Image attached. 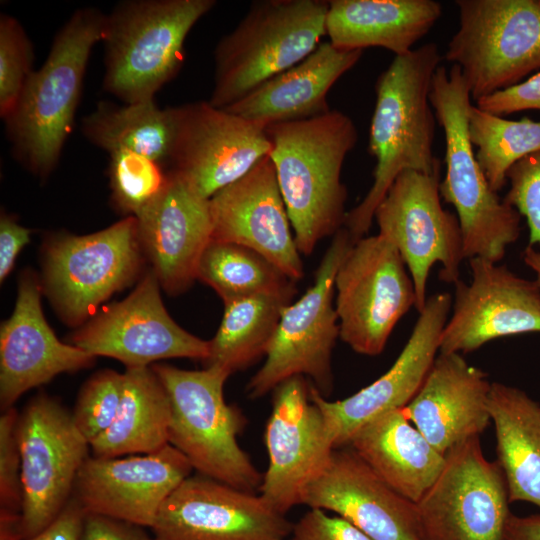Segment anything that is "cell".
<instances>
[{
  "label": "cell",
  "mask_w": 540,
  "mask_h": 540,
  "mask_svg": "<svg viewBox=\"0 0 540 540\" xmlns=\"http://www.w3.org/2000/svg\"><path fill=\"white\" fill-rule=\"evenodd\" d=\"M34 52L23 26L15 17L0 15V116L13 110L23 87L34 71Z\"/></svg>",
  "instance_id": "74e56055"
},
{
  "label": "cell",
  "mask_w": 540,
  "mask_h": 540,
  "mask_svg": "<svg viewBox=\"0 0 540 540\" xmlns=\"http://www.w3.org/2000/svg\"><path fill=\"white\" fill-rule=\"evenodd\" d=\"M145 527L108 516L86 513L80 540H158Z\"/></svg>",
  "instance_id": "7bdbcfd3"
},
{
  "label": "cell",
  "mask_w": 540,
  "mask_h": 540,
  "mask_svg": "<svg viewBox=\"0 0 540 540\" xmlns=\"http://www.w3.org/2000/svg\"><path fill=\"white\" fill-rule=\"evenodd\" d=\"M123 379V374L105 369L95 373L81 388L72 417L89 443L112 424L121 401Z\"/></svg>",
  "instance_id": "f35d334b"
},
{
  "label": "cell",
  "mask_w": 540,
  "mask_h": 540,
  "mask_svg": "<svg viewBox=\"0 0 540 540\" xmlns=\"http://www.w3.org/2000/svg\"><path fill=\"white\" fill-rule=\"evenodd\" d=\"M334 285L339 338L362 355L380 354L415 304L413 282L400 253L379 234L352 245Z\"/></svg>",
  "instance_id": "8fae6325"
},
{
  "label": "cell",
  "mask_w": 540,
  "mask_h": 540,
  "mask_svg": "<svg viewBox=\"0 0 540 540\" xmlns=\"http://www.w3.org/2000/svg\"><path fill=\"white\" fill-rule=\"evenodd\" d=\"M509 190L503 199L529 228V246L540 245V151L516 162L507 173Z\"/></svg>",
  "instance_id": "ab89813d"
},
{
  "label": "cell",
  "mask_w": 540,
  "mask_h": 540,
  "mask_svg": "<svg viewBox=\"0 0 540 540\" xmlns=\"http://www.w3.org/2000/svg\"><path fill=\"white\" fill-rule=\"evenodd\" d=\"M162 165L130 150L110 152L108 175L116 207L136 216L164 188L168 172Z\"/></svg>",
  "instance_id": "d590c367"
},
{
  "label": "cell",
  "mask_w": 540,
  "mask_h": 540,
  "mask_svg": "<svg viewBox=\"0 0 540 540\" xmlns=\"http://www.w3.org/2000/svg\"><path fill=\"white\" fill-rule=\"evenodd\" d=\"M441 15L434 0H330L326 35L340 50L380 47L404 56Z\"/></svg>",
  "instance_id": "83f0119b"
},
{
  "label": "cell",
  "mask_w": 540,
  "mask_h": 540,
  "mask_svg": "<svg viewBox=\"0 0 540 540\" xmlns=\"http://www.w3.org/2000/svg\"><path fill=\"white\" fill-rule=\"evenodd\" d=\"M122 396L109 428L90 442L92 456L150 454L169 444L171 404L151 366L126 368Z\"/></svg>",
  "instance_id": "4dcf8cb0"
},
{
  "label": "cell",
  "mask_w": 540,
  "mask_h": 540,
  "mask_svg": "<svg viewBox=\"0 0 540 540\" xmlns=\"http://www.w3.org/2000/svg\"><path fill=\"white\" fill-rule=\"evenodd\" d=\"M265 131L296 246L310 255L344 226L347 189L341 171L358 131L347 114L332 109L311 119L269 124Z\"/></svg>",
  "instance_id": "7a4b0ae2"
},
{
  "label": "cell",
  "mask_w": 540,
  "mask_h": 540,
  "mask_svg": "<svg viewBox=\"0 0 540 540\" xmlns=\"http://www.w3.org/2000/svg\"><path fill=\"white\" fill-rule=\"evenodd\" d=\"M301 504L332 511L371 540H422L416 504L392 489L351 448H335Z\"/></svg>",
  "instance_id": "603a6c76"
},
{
  "label": "cell",
  "mask_w": 540,
  "mask_h": 540,
  "mask_svg": "<svg viewBox=\"0 0 540 540\" xmlns=\"http://www.w3.org/2000/svg\"><path fill=\"white\" fill-rule=\"evenodd\" d=\"M145 260L135 216L88 235L61 234L46 246L42 289L60 318L80 327L139 276Z\"/></svg>",
  "instance_id": "9c48e42d"
},
{
  "label": "cell",
  "mask_w": 540,
  "mask_h": 540,
  "mask_svg": "<svg viewBox=\"0 0 540 540\" xmlns=\"http://www.w3.org/2000/svg\"><path fill=\"white\" fill-rule=\"evenodd\" d=\"M524 263L535 273L536 283L540 287V251L527 245L522 253Z\"/></svg>",
  "instance_id": "7dc6e473"
},
{
  "label": "cell",
  "mask_w": 540,
  "mask_h": 540,
  "mask_svg": "<svg viewBox=\"0 0 540 540\" xmlns=\"http://www.w3.org/2000/svg\"><path fill=\"white\" fill-rule=\"evenodd\" d=\"M265 128L208 101L177 106L172 170L210 199L269 155Z\"/></svg>",
  "instance_id": "e0dca14e"
},
{
  "label": "cell",
  "mask_w": 540,
  "mask_h": 540,
  "mask_svg": "<svg viewBox=\"0 0 540 540\" xmlns=\"http://www.w3.org/2000/svg\"><path fill=\"white\" fill-rule=\"evenodd\" d=\"M471 281L454 284L439 353H468L501 337L540 332V287L505 265L469 259Z\"/></svg>",
  "instance_id": "ac0fdd59"
},
{
  "label": "cell",
  "mask_w": 540,
  "mask_h": 540,
  "mask_svg": "<svg viewBox=\"0 0 540 540\" xmlns=\"http://www.w3.org/2000/svg\"><path fill=\"white\" fill-rule=\"evenodd\" d=\"M43 289L31 271L24 272L11 316L0 327V405L3 411L26 391L55 376L90 367L96 357L61 342L41 307Z\"/></svg>",
  "instance_id": "d4e9b609"
},
{
  "label": "cell",
  "mask_w": 540,
  "mask_h": 540,
  "mask_svg": "<svg viewBox=\"0 0 540 540\" xmlns=\"http://www.w3.org/2000/svg\"><path fill=\"white\" fill-rule=\"evenodd\" d=\"M17 435L22 464V539L47 528L72 498L90 443L72 412L47 395L34 397L19 413Z\"/></svg>",
  "instance_id": "4fadbf2b"
},
{
  "label": "cell",
  "mask_w": 540,
  "mask_h": 540,
  "mask_svg": "<svg viewBox=\"0 0 540 540\" xmlns=\"http://www.w3.org/2000/svg\"><path fill=\"white\" fill-rule=\"evenodd\" d=\"M215 0H128L105 16L103 88L125 104L154 100L180 71L184 42Z\"/></svg>",
  "instance_id": "5b68a950"
},
{
  "label": "cell",
  "mask_w": 540,
  "mask_h": 540,
  "mask_svg": "<svg viewBox=\"0 0 540 540\" xmlns=\"http://www.w3.org/2000/svg\"><path fill=\"white\" fill-rule=\"evenodd\" d=\"M160 283L149 269L124 300L104 307L73 333L70 344L126 368L146 367L169 358L204 361L209 341L180 327L168 314Z\"/></svg>",
  "instance_id": "9a60e30c"
},
{
  "label": "cell",
  "mask_w": 540,
  "mask_h": 540,
  "mask_svg": "<svg viewBox=\"0 0 540 540\" xmlns=\"http://www.w3.org/2000/svg\"><path fill=\"white\" fill-rule=\"evenodd\" d=\"M416 503L422 540H502L511 512L498 462L487 460L480 437L452 448Z\"/></svg>",
  "instance_id": "5bb4252c"
},
{
  "label": "cell",
  "mask_w": 540,
  "mask_h": 540,
  "mask_svg": "<svg viewBox=\"0 0 540 540\" xmlns=\"http://www.w3.org/2000/svg\"><path fill=\"white\" fill-rule=\"evenodd\" d=\"M19 413L12 407L0 416V540H23L22 464L17 435Z\"/></svg>",
  "instance_id": "8d00e7d4"
},
{
  "label": "cell",
  "mask_w": 540,
  "mask_h": 540,
  "mask_svg": "<svg viewBox=\"0 0 540 540\" xmlns=\"http://www.w3.org/2000/svg\"><path fill=\"white\" fill-rule=\"evenodd\" d=\"M476 106L502 117L524 110H540V72L523 82L477 100Z\"/></svg>",
  "instance_id": "b9f144b4"
},
{
  "label": "cell",
  "mask_w": 540,
  "mask_h": 540,
  "mask_svg": "<svg viewBox=\"0 0 540 540\" xmlns=\"http://www.w3.org/2000/svg\"><path fill=\"white\" fill-rule=\"evenodd\" d=\"M86 512L71 498L61 514L47 528L25 540H80Z\"/></svg>",
  "instance_id": "f6af8a7d"
},
{
  "label": "cell",
  "mask_w": 540,
  "mask_h": 540,
  "mask_svg": "<svg viewBox=\"0 0 540 540\" xmlns=\"http://www.w3.org/2000/svg\"><path fill=\"white\" fill-rule=\"evenodd\" d=\"M468 136L490 188L498 193L509 169L525 156L540 151V121L528 117L508 120L476 105L468 110Z\"/></svg>",
  "instance_id": "e575fe53"
},
{
  "label": "cell",
  "mask_w": 540,
  "mask_h": 540,
  "mask_svg": "<svg viewBox=\"0 0 540 540\" xmlns=\"http://www.w3.org/2000/svg\"><path fill=\"white\" fill-rule=\"evenodd\" d=\"M151 367L170 399L169 444L200 475L247 492L260 488L262 477L237 441L244 417L224 399L223 387L230 374L216 367Z\"/></svg>",
  "instance_id": "52a82bcc"
},
{
  "label": "cell",
  "mask_w": 540,
  "mask_h": 540,
  "mask_svg": "<svg viewBox=\"0 0 540 540\" xmlns=\"http://www.w3.org/2000/svg\"><path fill=\"white\" fill-rule=\"evenodd\" d=\"M502 540H540V514L508 518Z\"/></svg>",
  "instance_id": "bcb514c9"
},
{
  "label": "cell",
  "mask_w": 540,
  "mask_h": 540,
  "mask_svg": "<svg viewBox=\"0 0 540 540\" xmlns=\"http://www.w3.org/2000/svg\"><path fill=\"white\" fill-rule=\"evenodd\" d=\"M30 229L21 226L5 212L0 217V281L3 282L14 267L17 255L30 241Z\"/></svg>",
  "instance_id": "ee69618b"
},
{
  "label": "cell",
  "mask_w": 540,
  "mask_h": 540,
  "mask_svg": "<svg viewBox=\"0 0 540 540\" xmlns=\"http://www.w3.org/2000/svg\"><path fill=\"white\" fill-rule=\"evenodd\" d=\"M487 374L459 353H438L421 388L403 408L430 444L446 455L491 423Z\"/></svg>",
  "instance_id": "484cf974"
},
{
  "label": "cell",
  "mask_w": 540,
  "mask_h": 540,
  "mask_svg": "<svg viewBox=\"0 0 540 540\" xmlns=\"http://www.w3.org/2000/svg\"><path fill=\"white\" fill-rule=\"evenodd\" d=\"M292 298L261 294L225 304L220 326L209 341L205 368L216 367L230 375L266 355L283 308Z\"/></svg>",
  "instance_id": "d6a6232c"
},
{
  "label": "cell",
  "mask_w": 540,
  "mask_h": 540,
  "mask_svg": "<svg viewBox=\"0 0 540 540\" xmlns=\"http://www.w3.org/2000/svg\"><path fill=\"white\" fill-rule=\"evenodd\" d=\"M488 409L510 503L540 508V404L518 388L494 382Z\"/></svg>",
  "instance_id": "f546056e"
},
{
  "label": "cell",
  "mask_w": 540,
  "mask_h": 540,
  "mask_svg": "<svg viewBox=\"0 0 540 540\" xmlns=\"http://www.w3.org/2000/svg\"><path fill=\"white\" fill-rule=\"evenodd\" d=\"M176 128L177 106L161 108L154 100L99 102L81 123L85 138L108 153L130 150L161 164L170 160Z\"/></svg>",
  "instance_id": "1f68e13d"
},
{
  "label": "cell",
  "mask_w": 540,
  "mask_h": 540,
  "mask_svg": "<svg viewBox=\"0 0 540 540\" xmlns=\"http://www.w3.org/2000/svg\"><path fill=\"white\" fill-rule=\"evenodd\" d=\"M430 104L445 138L446 172L439 191L459 220L465 259L498 263L520 236L521 215L494 192L481 170L468 136L471 95L458 66H439Z\"/></svg>",
  "instance_id": "277c9868"
},
{
  "label": "cell",
  "mask_w": 540,
  "mask_h": 540,
  "mask_svg": "<svg viewBox=\"0 0 540 540\" xmlns=\"http://www.w3.org/2000/svg\"><path fill=\"white\" fill-rule=\"evenodd\" d=\"M105 16L92 7L71 15L54 37L45 62L31 73L4 118L13 157L36 176L46 178L59 162L89 57L102 41Z\"/></svg>",
  "instance_id": "3957f363"
},
{
  "label": "cell",
  "mask_w": 540,
  "mask_h": 540,
  "mask_svg": "<svg viewBox=\"0 0 540 540\" xmlns=\"http://www.w3.org/2000/svg\"><path fill=\"white\" fill-rule=\"evenodd\" d=\"M459 26L443 58L460 68L472 100L540 68V0H456Z\"/></svg>",
  "instance_id": "ba28073f"
},
{
  "label": "cell",
  "mask_w": 540,
  "mask_h": 540,
  "mask_svg": "<svg viewBox=\"0 0 540 540\" xmlns=\"http://www.w3.org/2000/svg\"><path fill=\"white\" fill-rule=\"evenodd\" d=\"M285 540H371L339 516L310 509L296 523Z\"/></svg>",
  "instance_id": "60d3db41"
},
{
  "label": "cell",
  "mask_w": 540,
  "mask_h": 540,
  "mask_svg": "<svg viewBox=\"0 0 540 540\" xmlns=\"http://www.w3.org/2000/svg\"><path fill=\"white\" fill-rule=\"evenodd\" d=\"M309 385L300 375L281 382L273 390L265 428L269 462L260 496L283 515L301 504L305 488L335 449L323 413L310 398Z\"/></svg>",
  "instance_id": "2e32d148"
},
{
  "label": "cell",
  "mask_w": 540,
  "mask_h": 540,
  "mask_svg": "<svg viewBox=\"0 0 540 540\" xmlns=\"http://www.w3.org/2000/svg\"><path fill=\"white\" fill-rule=\"evenodd\" d=\"M135 217L143 253L161 288L170 295L187 290L212 240L210 199L170 170L162 191Z\"/></svg>",
  "instance_id": "cb8c5ba5"
},
{
  "label": "cell",
  "mask_w": 540,
  "mask_h": 540,
  "mask_svg": "<svg viewBox=\"0 0 540 540\" xmlns=\"http://www.w3.org/2000/svg\"><path fill=\"white\" fill-rule=\"evenodd\" d=\"M192 470L171 444L140 456H89L78 472L72 498L86 513L152 528L164 501Z\"/></svg>",
  "instance_id": "44dd1931"
},
{
  "label": "cell",
  "mask_w": 540,
  "mask_h": 540,
  "mask_svg": "<svg viewBox=\"0 0 540 540\" xmlns=\"http://www.w3.org/2000/svg\"><path fill=\"white\" fill-rule=\"evenodd\" d=\"M212 240L246 246L294 282L304 276L300 252L269 155L210 198Z\"/></svg>",
  "instance_id": "7402d4cb"
},
{
  "label": "cell",
  "mask_w": 540,
  "mask_h": 540,
  "mask_svg": "<svg viewBox=\"0 0 540 540\" xmlns=\"http://www.w3.org/2000/svg\"><path fill=\"white\" fill-rule=\"evenodd\" d=\"M325 0H262L214 49V86L207 100L227 108L309 56L326 35Z\"/></svg>",
  "instance_id": "8992f818"
},
{
  "label": "cell",
  "mask_w": 540,
  "mask_h": 540,
  "mask_svg": "<svg viewBox=\"0 0 540 540\" xmlns=\"http://www.w3.org/2000/svg\"><path fill=\"white\" fill-rule=\"evenodd\" d=\"M197 279L229 302L261 294L293 298L295 282L258 252L231 242L214 241L199 260Z\"/></svg>",
  "instance_id": "836d02e7"
},
{
  "label": "cell",
  "mask_w": 540,
  "mask_h": 540,
  "mask_svg": "<svg viewBox=\"0 0 540 540\" xmlns=\"http://www.w3.org/2000/svg\"><path fill=\"white\" fill-rule=\"evenodd\" d=\"M292 526L260 495L198 475L169 495L151 529L158 540H285Z\"/></svg>",
  "instance_id": "d6986e66"
},
{
  "label": "cell",
  "mask_w": 540,
  "mask_h": 540,
  "mask_svg": "<svg viewBox=\"0 0 540 540\" xmlns=\"http://www.w3.org/2000/svg\"><path fill=\"white\" fill-rule=\"evenodd\" d=\"M355 242L343 227L335 235L315 273L314 283L294 303L286 305L262 367L246 392L257 399L293 376H308L324 397L333 389L331 358L339 337L333 295L335 276Z\"/></svg>",
  "instance_id": "30bf717a"
},
{
  "label": "cell",
  "mask_w": 540,
  "mask_h": 540,
  "mask_svg": "<svg viewBox=\"0 0 540 540\" xmlns=\"http://www.w3.org/2000/svg\"><path fill=\"white\" fill-rule=\"evenodd\" d=\"M442 59L438 46L426 43L395 56L376 80L368 144L376 159L373 183L347 212L343 226L354 242L369 231L376 208L401 173L440 175L441 163L433 152L437 121L429 94Z\"/></svg>",
  "instance_id": "6da1fadb"
},
{
  "label": "cell",
  "mask_w": 540,
  "mask_h": 540,
  "mask_svg": "<svg viewBox=\"0 0 540 540\" xmlns=\"http://www.w3.org/2000/svg\"><path fill=\"white\" fill-rule=\"evenodd\" d=\"M362 50H340L322 42L305 59L224 108L264 126L311 119L331 109L327 95L360 60Z\"/></svg>",
  "instance_id": "4316f807"
},
{
  "label": "cell",
  "mask_w": 540,
  "mask_h": 540,
  "mask_svg": "<svg viewBox=\"0 0 540 540\" xmlns=\"http://www.w3.org/2000/svg\"><path fill=\"white\" fill-rule=\"evenodd\" d=\"M451 307L449 293L429 297L393 365L357 393L328 401L314 385H309L310 398L323 413L334 448L347 446L365 423L388 411L404 408L414 398L439 353L441 333Z\"/></svg>",
  "instance_id": "ffe728a7"
},
{
  "label": "cell",
  "mask_w": 540,
  "mask_h": 540,
  "mask_svg": "<svg viewBox=\"0 0 540 540\" xmlns=\"http://www.w3.org/2000/svg\"><path fill=\"white\" fill-rule=\"evenodd\" d=\"M347 446L392 489L415 504L435 482L446 459L411 424L403 408L365 423Z\"/></svg>",
  "instance_id": "f1b7e54d"
},
{
  "label": "cell",
  "mask_w": 540,
  "mask_h": 540,
  "mask_svg": "<svg viewBox=\"0 0 540 540\" xmlns=\"http://www.w3.org/2000/svg\"><path fill=\"white\" fill-rule=\"evenodd\" d=\"M439 186L440 175L405 171L395 179L374 213L378 234L396 247L411 276L418 312L427 301L431 268L440 263L439 278L455 284L465 259L459 220L443 208Z\"/></svg>",
  "instance_id": "7c38bea8"
}]
</instances>
